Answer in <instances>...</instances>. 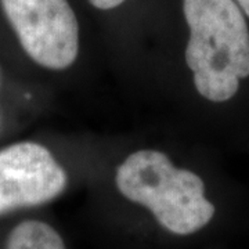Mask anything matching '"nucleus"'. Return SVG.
Instances as JSON below:
<instances>
[{"label": "nucleus", "mask_w": 249, "mask_h": 249, "mask_svg": "<svg viewBox=\"0 0 249 249\" xmlns=\"http://www.w3.org/2000/svg\"><path fill=\"white\" fill-rule=\"evenodd\" d=\"M25 53L53 71L70 68L79 53V25L68 0H0Z\"/></svg>", "instance_id": "7ed1b4c3"}, {"label": "nucleus", "mask_w": 249, "mask_h": 249, "mask_svg": "<svg viewBox=\"0 0 249 249\" xmlns=\"http://www.w3.org/2000/svg\"><path fill=\"white\" fill-rule=\"evenodd\" d=\"M115 183L124 198L150 209L173 234H194L214 216L213 204L205 196L204 180L191 170L176 168L157 150L130 154L118 166Z\"/></svg>", "instance_id": "f03ea898"}, {"label": "nucleus", "mask_w": 249, "mask_h": 249, "mask_svg": "<svg viewBox=\"0 0 249 249\" xmlns=\"http://www.w3.org/2000/svg\"><path fill=\"white\" fill-rule=\"evenodd\" d=\"M89 1L96 9L112 10L118 6H121L126 0H89Z\"/></svg>", "instance_id": "423d86ee"}, {"label": "nucleus", "mask_w": 249, "mask_h": 249, "mask_svg": "<svg viewBox=\"0 0 249 249\" xmlns=\"http://www.w3.org/2000/svg\"><path fill=\"white\" fill-rule=\"evenodd\" d=\"M186 62L199 96L224 103L249 76V28L235 0H184Z\"/></svg>", "instance_id": "f257e3e1"}, {"label": "nucleus", "mask_w": 249, "mask_h": 249, "mask_svg": "<svg viewBox=\"0 0 249 249\" xmlns=\"http://www.w3.org/2000/svg\"><path fill=\"white\" fill-rule=\"evenodd\" d=\"M6 249H67L61 235L50 224L27 220L16 226L7 238Z\"/></svg>", "instance_id": "39448f33"}, {"label": "nucleus", "mask_w": 249, "mask_h": 249, "mask_svg": "<svg viewBox=\"0 0 249 249\" xmlns=\"http://www.w3.org/2000/svg\"><path fill=\"white\" fill-rule=\"evenodd\" d=\"M237 3H238V6H240L242 11L245 13V16L249 18V0H235Z\"/></svg>", "instance_id": "0eeeda50"}, {"label": "nucleus", "mask_w": 249, "mask_h": 249, "mask_svg": "<svg viewBox=\"0 0 249 249\" xmlns=\"http://www.w3.org/2000/svg\"><path fill=\"white\" fill-rule=\"evenodd\" d=\"M67 183L64 168L42 144L21 142L0 150V216L50 202Z\"/></svg>", "instance_id": "20e7f679"}]
</instances>
